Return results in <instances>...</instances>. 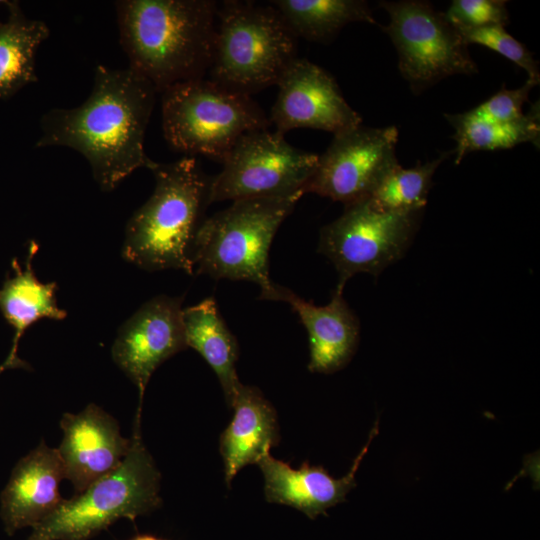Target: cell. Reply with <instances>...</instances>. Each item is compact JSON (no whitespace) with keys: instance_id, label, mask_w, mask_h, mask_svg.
I'll use <instances>...</instances> for the list:
<instances>
[{"instance_id":"obj_10","label":"cell","mask_w":540,"mask_h":540,"mask_svg":"<svg viewBox=\"0 0 540 540\" xmlns=\"http://www.w3.org/2000/svg\"><path fill=\"white\" fill-rule=\"evenodd\" d=\"M422 210L386 212L369 199L345 206L343 214L320 232L319 251L339 274L337 288L357 273L378 276L408 248Z\"/></svg>"},{"instance_id":"obj_13","label":"cell","mask_w":540,"mask_h":540,"mask_svg":"<svg viewBox=\"0 0 540 540\" xmlns=\"http://www.w3.org/2000/svg\"><path fill=\"white\" fill-rule=\"evenodd\" d=\"M183 297L159 295L144 303L119 329L112 358L139 390L140 405L153 372L187 348Z\"/></svg>"},{"instance_id":"obj_27","label":"cell","mask_w":540,"mask_h":540,"mask_svg":"<svg viewBox=\"0 0 540 540\" xmlns=\"http://www.w3.org/2000/svg\"><path fill=\"white\" fill-rule=\"evenodd\" d=\"M536 85L527 80L522 87L517 89L508 90L503 86L492 97L468 112L477 118L491 122L517 121L525 115L522 111L523 105L528 101L529 93Z\"/></svg>"},{"instance_id":"obj_24","label":"cell","mask_w":540,"mask_h":540,"mask_svg":"<svg viewBox=\"0 0 540 540\" xmlns=\"http://www.w3.org/2000/svg\"><path fill=\"white\" fill-rule=\"evenodd\" d=\"M452 153H442L438 158L425 163L418 162L412 168H403L397 164L375 188L369 201L377 209L386 212L423 210L435 171Z\"/></svg>"},{"instance_id":"obj_19","label":"cell","mask_w":540,"mask_h":540,"mask_svg":"<svg viewBox=\"0 0 540 540\" xmlns=\"http://www.w3.org/2000/svg\"><path fill=\"white\" fill-rule=\"evenodd\" d=\"M187 347L197 351L217 375L228 406H232L241 382L236 373L237 339L222 318L214 297L183 309Z\"/></svg>"},{"instance_id":"obj_21","label":"cell","mask_w":540,"mask_h":540,"mask_svg":"<svg viewBox=\"0 0 540 540\" xmlns=\"http://www.w3.org/2000/svg\"><path fill=\"white\" fill-rule=\"evenodd\" d=\"M8 18L0 21V99L37 82L35 53L50 34L42 20L29 19L18 2L6 1Z\"/></svg>"},{"instance_id":"obj_16","label":"cell","mask_w":540,"mask_h":540,"mask_svg":"<svg viewBox=\"0 0 540 540\" xmlns=\"http://www.w3.org/2000/svg\"><path fill=\"white\" fill-rule=\"evenodd\" d=\"M272 301L288 303L305 326L311 372L331 374L349 363L359 341V322L343 298V289L336 288L327 305L317 306L276 284Z\"/></svg>"},{"instance_id":"obj_26","label":"cell","mask_w":540,"mask_h":540,"mask_svg":"<svg viewBox=\"0 0 540 540\" xmlns=\"http://www.w3.org/2000/svg\"><path fill=\"white\" fill-rule=\"evenodd\" d=\"M445 15L453 26L505 27L509 22L506 2L500 0H454Z\"/></svg>"},{"instance_id":"obj_28","label":"cell","mask_w":540,"mask_h":540,"mask_svg":"<svg viewBox=\"0 0 540 540\" xmlns=\"http://www.w3.org/2000/svg\"><path fill=\"white\" fill-rule=\"evenodd\" d=\"M131 540H165V539H160L155 536L145 534V535H137Z\"/></svg>"},{"instance_id":"obj_14","label":"cell","mask_w":540,"mask_h":540,"mask_svg":"<svg viewBox=\"0 0 540 540\" xmlns=\"http://www.w3.org/2000/svg\"><path fill=\"white\" fill-rule=\"evenodd\" d=\"M60 427L64 437L57 450L76 494L115 470L130 449L131 439L121 436L118 422L95 404L65 413Z\"/></svg>"},{"instance_id":"obj_7","label":"cell","mask_w":540,"mask_h":540,"mask_svg":"<svg viewBox=\"0 0 540 540\" xmlns=\"http://www.w3.org/2000/svg\"><path fill=\"white\" fill-rule=\"evenodd\" d=\"M161 95L164 138L173 150L189 156L222 163L240 137L271 125L250 95L209 78L174 84Z\"/></svg>"},{"instance_id":"obj_6","label":"cell","mask_w":540,"mask_h":540,"mask_svg":"<svg viewBox=\"0 0 540 540\" xmlns=\"http://www.w3.org/2000/svg\"><path fill=\"white\" fill-rule=\"evenodd\" d=\"M140 419L137 412L122 463L83 492L63 500L33 528L28 540H88L120 518L134 521L160 506V473L143 444Z\"/></svg>"},{"instance_id":"obj_25","label":"cell","mask_w":540,"mask_h":540,"mask_svg":"<svg viewBox=\"0 0 540 540\" xmlns=\"http://www.w3.org/2000/svg\"><path fill=\"white\" fill-rule=\"evenodd\" d=\"M454 27L458 30L467 45H482L501 54L524 69L529 76L528 80L535 84L539 83L540 71L538 62L533 58L531 52L521 42L510 35L504 27Z\"/></svg>"},{"instance_id":"obj_12","label":"cell","mask_w":540,"mask_h":540,"mask_svg":"<svg viewBox=\"0 0 540 540\" xmlns=\"http://www.w3.org/2000/svg\"><path fill=\"white\" fill-rule=\"evenodd\" d=\"M276 85L278 94L269 120L281 134L312 128L335 135L362 123L332 75L305 58H296Z\"/></svg>"},{"instance_id":"obj_20","label":"cell","mask_w":540,"mask_h":540,"mask_svg":"<svg viewBox=\"0 0 540 540\" xmlns=\"http://www.w3.org/2000/svg\"><path fill=\"white\" fill-rule=\"evenodd\" d=\"M37 246L32 245L25 270L16 268V275L8 280L0 290V308L15 329L12 348L0 373L8 368L26 364L17 357L18 343L24 331L39 319L62 320L67 313L59 308L56 301L55 282L42 283L34 275L31 261Z\"/></svg>"},{"instance_id":"obj_15","label":"cell","mask_w":540,"mask_h":540,"mask_svg":"<svg viewBox=\"0 0 540 540\" xmlns=\"http://www.w3.org/2000/svg\"><path fill=\"white\" fill-rule=\"evenodd\" d=\"M378 431L377 421L349 472L338 479L332 477L322 466H312L308 462H303L298 469H293L267 451L258 462L264 476L266 500L291 506L310 519L326 514L328 508L345 501L346 495L356 486V472Z\"/></svg>"},{"instance_id":"obj_8","label":"cell","mask_w":540,"mask_h":540,"mask_svg":"<svg viewBox=\"0 0 540 540\" xmlns=\"http://www.w3.org/2000/svg\"><path fill=\"white\" fill-rule=\"evenodd\" d=\"M390 17L383 27L398 53V67L414 93L477 66L458 30L426 1H382Z\"/></svg>"},{"instance_id":"obj_18","label":"cell","mask_w":540,"mask_h":540,"mask_svg":"<svg viewBox=\"0 0 540 540\" xmlns=\"http://www.w3.org/2000/svg\"><path fill=\"white\" fill-rule=\"evenodd\" d=\"M231 408L234 416L219 445L228 487L243 467L258 464L280 440L276 411L258 388L241 384Z\"/></svg>"},{"instance_id":"obj_3","label":"cell","mask_w":540,"mask_h":540,"mask_svg":"<svg viewBox=\"0 0 540 540\" xmlns=\"http://www.w3.org/2000/svg\"><path fill=\"white\" fill-rule=\"evenodd\" d=\"M155 187L126 225L123 258L147 271L178 269L193 275V250L210 203L212 177L196 158L154 162Z\"/></svg>"},{"instance_id":"obj_1","label":"cell","mask_w":540,"mask_h":540,"mask_svg":"<svg viewBox=\"0 0 540 540\" xmlns=\"http://www.w3.org/2000/svg\"><path fill=\"white\" fill-rule=\"evenodd\" d=\"M157 90L131 68L97 65L88 98L74 108H53L41 119L36 147L62 146L82 154L105 192L154 161L144 149Z\"/></svg>"},{"instance_id":"obj_9","label":"cell","mask_w":540,"mask_h":540,"mask_svg":"<svg viewBox=\"0 0 540 540\" xmlns=\"http://www.w3.org/2000/svg\"><path fill=\"white\" fill-rule=\"evenodd\" d=\"M318 158L292 146L277 131L247 133L226 155L220 173L212 177L210 203L303 193Z\"/></svg>"},{"instance_id":"obj_22","label":"cell","mask_w":540,"mask_h":540,"mask_svg":"<svg viewBox=\"0 0 540 540\" xmlns=\"http://www.w3.org/2000/svg\"><path fill=\"white\" fill-rule=\"evenodd\" d=\"M297 36L307 41L328 42L347 24H376L367 2L360 0L270 1Z\"/></svg>"},{"instance_id":"obj_17","label":"cell","mask_w":540,"mask_h":540,"mask_svg":"<svg viewBox=\"0 0 540 540\" xmlns=\"http://www.w3.org/2000/svg\"><path fill=\"white\" fill-rule=\"evenodd\" d=\"M65 478L57 449L44 441L19 461L1 496V517L8 534L35 527L63 502L59 487Z\"/></svg>"},{"instance_id":"obj_2","label":"cell","mask_w":540,"mask_h":540,"mask_svg":"<svg viewBox=\"0 0 540 540\" xmlns=\"http://www.w3.org/2000/svg\"><path fill=\"white\" fill-rule=\"evenodd\" d=\"M218 3L212 0L115 2L120 43L129 68L161 93L209 71Z\"/></svg>"},{"instance_id":"obj_11","label":"cell","mask_w":540,"mask_h":540,"mask_svg":"<svg viewBox=\"0 0 540 540\" xmlns=\"http://www.w3.org/2000/svg\"><path fill=\"white\" fill-rule=\"evenodd\" d=\"M395 126L371 128L359 125L335 134L319 155L316 168L303 187L346 205L370 197L383 178L398 163Z\"/></svg>"},{"instance_id":"obj_4","label":"cell","mask_w":540,"mask_h":540,"mask_svg":"<svg viewBox=\"0 0 540 540\" xmlns=\"http://www.w3.org/2000/svg\"><path fill=\"white\" fill-rule=\"evenodd\" d=\"M303 195L235 200L205 218L194 243V271L214 279L254 282L261 288L260 299L272 301L276 284L269 276L271 243Z\"/></svg>"},{"instance_id":"obj_23","label":"cell","mask_w":540,"mask_h":540,"mask_svg":"<svg viewBox=\"0 0 540 540\" xmlns=\"http://www.w3.org/2000/svg\"><path fill=\"white\" fill-rule=\"evenodd\" d=\"M446 118L455 129L453 138L457 145L453 152L456 164L473 151L509 149L523 142H539L538 106L533 107L521 119L510 123L486 121L468 111L449 114Z\"/></svg>"},{"instance_id":"obj_5","label":"cell","mask_w":540,"mask_h":540,"mask_svg":"<svg viewBox=\"0 0 540 540\" xmlns=\"http://www.w3.org/2000/svg\"><path fill=\"white\" fill-rule=\"evenodd\" d=\"M297 43L270 3L222 1L217 6L209 79L251 96L278 83L297 58Z\"/></svg>"}]
</instances>
